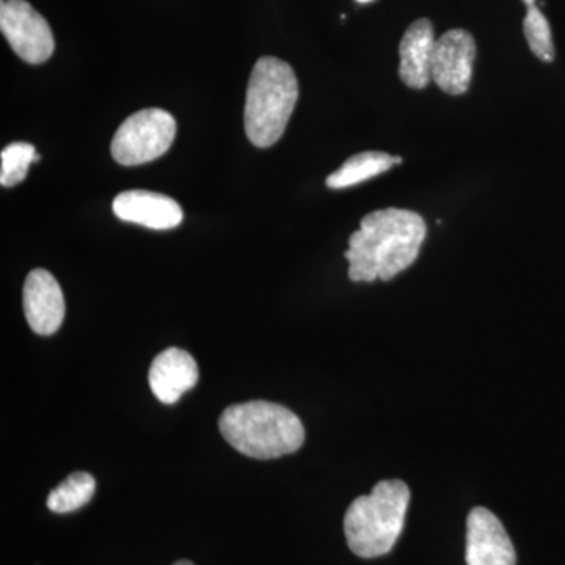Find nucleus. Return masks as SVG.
<instances>
[{
	"mask_svg": "<svg viewBox=\"0 0 565 565\" xmlns=\"http://www.w3.org/2000/svg\"><path fill=\"white\" fill-rule=\"evenodd\" d=\"M299 99V82L291 65L277 57H262L253 66L245 98L244 122L256 148H269L286 131Z\"/></svg>",
	"mask_w": 565,
	"mask_h": 565,
	"instance_id": "20e7f679",
	"label": "nucleus"
},
{
	"mask_svg": "<svg viewBox=\"0 0 565 565\" xmlns=\"http://www.w3.org/2000/svg\"><path fill=\"white\" fill-rule=\"evenodd\" d=\"M148 382L162 404H174L199 384V366L191 353L178 348L166 349L152 360Z\"/></svg>",
	"mask_w": 565,
	"mask_h": 565,
	"instance_id": "9b49d317",
	"label": "nucleus"
},
{
	"mask_svg": "<svg viewBox=\"0 0 565 565\" xmlns=\"http://www.w3.org/2000/svg\"><path fill=\"white\" fill-rule=\"evenodd\" d=\"M411 490L399 479H386L373 492L356 498L344 515V534L353 555L373 559L392 552L404 530Z\"/></svg>",
	"mask_w": 565,
	"mask_h": 565,
	"instance_id": "7ed1b4c3",
	"label": "nucleus"
},
{
	"mask_svg": "<svg viewBox=\"0 0 565 565\" xmlns=\"http://www.w3.org/2000/svg\"><path fill=\"white\" fill-rule=\"evenodd\" d=\"M173 565H193L191 561H178V563H174Z\"/></svg>",
	"mask_w": 565,
	"mask_h": 565,
	"instance_id": "a211bd4d",
	"label": "nucleus"
},
{
	"mask_svg": "<svg viewBox=\"0 0 565 565\" xmlns=\"http://www.w3.org/2000/svg\"><path fill=\"white\" fill-rule=\"evenodd\" d=\"M95 490V478L85 471H77L52 490L47 497V508L55 514H70L90 503Z\"/></svg>",
	"mask_w": 565,
	"mask_h": 565,
	"instance_id": "4468645a",
	"label": "nucleus"
},
{
	"mask_svg": "<svg viewBox=\"0 0 565 565\" xmlns=\"http://www.w3.org/2000/svg\"><path fill=\"white\" fill-rule=\"evenodd\" d=\"M537 0H523V3H525V6L527 7V9H530V7H535L537 6Z\"/></svg>",
	"mask_w": 565,
	"mask_h": 565,
	"instance_id": "f3484780",
	"label": "nucleus"
},
{
	"mask_svg": "<svg viewBox=\"0 0 565 565\" xmlns=\"http://www.w3.org/2000/svg\"><path fill=\"white\" fill-rule=\"evenodd\" d=\"M523 33H525L527 44L535 57L546 63L555 61L552 28L537 6L526 10L525 18H523Z\"/></svg>",
	"mask_w": 565,
	"mask_h": 565,
	"instance_id": "dca6fc26",
	"label": "nucleus"
},
{
	"mask_svg": "<svg viewBox=\"0 0 565 565\" xmlns=\"http://www.w3.org/2000/svg\"><path fill=\"white\" fill-rule=\"evenodd\" d=\"M218 429L236 451L259 460L292 455L305 441L299 416L267 401L230 405L218 419Z\"/></svg>",
	"mask_w": 565,
	"mask_h": 565,
	"instance_id": "f03ea898",
	"label": "nucleus"
},
{
	"mask_svg": "<svg viewBox=\"0 0 565 565\" xmlns=\"http://www.w3.org/2000/svg\"><path fill=\"white\" fill-rule=\"evenodd\" d=\"M356 2H359V3H370V2H374V0H356Z\"/></svg>",
	"mask_w": 565,
	"mask_h": 565,
	"instance_id": "6ab92c4d",
	"label": "nucleus"
},
{
	"mask_svg": "<svg viewBox=\"0 0 565 565\" xmlns=\"http://www.w3.org/2000/svg\"><path fill=\"white\" fill-rule=\"evenodd\" d=\"M114 214L122 222L136 223L151 230H172L184 218L180 204L162 193L128 191L115 196Z\"/></svg>",
	"mask_w": 565,
	"mask_h": 565,
	"instance_id": "9d476101",
	"label": "nucleus"
},
{
	"mask_svg": "<svg viewBox=\"0 0 565 565\" xmlns=\"http://www.w3.org/2000/svg\"><path fill=\"white\" fill-rule=\"evenodd\" d=\"M476 43L463 29H452L435 41L433 81L445 93L463 95L473 77Z\"/></svg>",
	"mask_w": 565,
	"mask_h": 565,
	"instance_id": "0eeeda50",
	"label": "nucleus"
},
{
	"mask_svg": "<svg viewBox=\"0 0 565 565\" xmlns=\"http://www.w3.org/2000/svg\"><path fill=\"white\" fill-rule=\"evenodd\" d=\"M467 565H515L516 555L503 523L486 508H475L467 520Z\"/></svg>",
	"mask_w": 565,
	"mask_h": 565,
	"instance_id": "6e6552de",
	"label": "nucleus"
},
{
	"mask_svg": "<svg viewBox=\"0 0 565 565\" xmlns=\"http://www.w3.org/2000/svg\"><path fill=\"white\" fill-rule=\"evenodd\" d=\"M35 147L25 141H17L0 152V184L2 188H13L28 177L32 162H39Z\"/></svg>",
	"mask_w": 565,
	"mask_h": 565,
	"instance_id": "2eb2a0df",
	"label": "nucleus"
},
{
	"mask_svg": "<svg viewBox=\"0 0 565 565\" xmlns=\"http://www.w3.org/2000/svg\"><path fill=\"white\" fill-rule=\"evenodd\" d=\"M174 136L177 121L169 111H136L115 132L110 145L111 158L126 167L154 161L170 150Z\"/></svg>",
	"mask_w": 565,
	"mask_h": 565,
	"instance_id": "39448f33",
	"label": "nucleus"
},
{
	"mask_svg": "<svg viewBox=\"0 0 565 565\" xmlns=\"http://www.w3.org/2000/svg\"><path fill=\"white\" fill-rule=\"evenodd\" d=\"M435 41L433 22L426 18L405 31L399 46V76L407 87L423 90L433 81Z\"/></svg>",
	"mask_w": 565,
	"mask_h": 565,
	"instance_id": "f8f14e48",
	"label": "nucleus"
},
{
	"mask_svg": "<svg viewBox=\"0 0 565 565\" xmlns=\"http://www.w3.org/2000/svg\"><path fill=\"white\" fill-rule=\"evenodd\" d=\"M426 222L414 211L379 210L364 215L359 232L349 239L345 258L352 281H390L418 258Z\"/></svg>",
	"mask_w": 565,
	"mask_h": 565,
	"instance_id": "f257e3e1",
	"label": "nucleus"
},
{
	"mask_svg": "<svg viewBox=\"0 0 565 565\" xmlns=\"http://www.w3.org/2000/svg\"><path fill=\"white\" fill-rule=\"evenodd\" d=\"M403 158L392 156L382 151H364L352 156L348 161L327 178L326 184L329 189H348L352 185L362 184L367 180L388 172L394 166H399Z\"/></svg>",
	"mask_w": 565,
	"mask_h": 565,
	"instance_id": "ddd939ff",
	"label": "nucleus"
},
{
	"mask_svg": "<svg viewBox=\"0 0 565 565\" xmlns=\"http://www.w3.org/2000/svg\"><path fill=\"white\" fill-rule=\"evenodd\" d=\"M0 31L22 61L40 65L54 54V35L47 21L28 0L0 2Z\"/></svg>",
	"mask_w": 565,
	"mask_h": 565,
	"instance_id": "423d86ee",
	"label": "nucleus"
},
{
	"mask_svg": "<svg viewBox=\"0 0 565 565\" xmlns=\"http://www.w3.org/2000/svg\"><path fill=\"white\" fill-rule=\"evenodd\" d=\"M25 319L36 334L50 337L61 329L65 318V297L61 285L44 269L32 270L22 289Z\"/></svg>",
	"mask_w": 565,
	"mask_h": 565,
	"instance_id": "1a4fd4ad",
	"label": "nucleus"
}]
</instances>
